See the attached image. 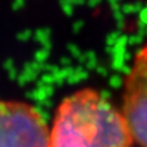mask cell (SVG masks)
<instances>
[{
  "mask_svg": "<svg viewBox=\"0 0 147 147\" xmlns=\"http://www.w3.org/2000/svg\"><path fill=\"white\" fill-rule=\"evenodd\" d=\"M121 110L93 88L65 97L55 113L49 147H132Z\"/></svg>",
  "mask_w": 147,
  "mask_h": 147,
  "instance_id": "1",
  "label": "cell"
},
{
  "mask_svg": "<svg viewBox=\"0 0 147 147\" xmlns=\"http://www.w3.org/2000/svg\"><path fill=\"white\" fill-rule=\"evenodd\" d=\"M121 113L132 139L147 147V42L136 52L124 80Z\"/></svg>",
  "mask_w": 147,
  "mask_h": 147,
  "instance_id": "3",
  "label": "cell"
},
{
  "mask_svg": "<svg viewBox=\"0 0 147 147\" xmlns=\"http://www.w3.org/2000/svg\"><path fill=\"white\" fill-rule=\"evenodd\" d=\"M0 147H49L42 115L28 103L0 100Z\"/></svg>",
  "mask_w": 147,
  "mask_h": 147,
  "instance_id": "2",
  "label": "cell"
}]
</instances>
